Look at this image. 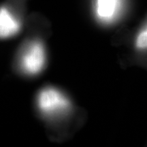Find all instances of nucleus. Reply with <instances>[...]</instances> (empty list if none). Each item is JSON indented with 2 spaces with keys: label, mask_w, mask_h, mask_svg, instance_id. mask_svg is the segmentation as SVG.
Instances as JSON below:
<instances>
[{
  "label": "nucleus",
  "mask_w": 147,
  "mask_h": 147,
  "mask_svg": "<svg viewBox=\"0 0 147 147\" xmlns=\"http://www.w3.org/2000/svg\"><path fill=\"white\" fill-rule=\"evenodd\" d=\"M38 106L46 116H56L63 114L70 107L68 99L54 88H45L38 96Z\"/></svg>",
  "instance_id": "f03ea898"
},
{
  "label": "nucleus",
  "mask_w": 147,
  "mask_h": 147,
  "mask_svg": "<svg viewBox=\"0 0 147 147\" xmlns=\"http://www.w3.org/2000/svg\"><path fill=\"white\" fill-rule=\"evenodd\" d=\"M147 32L146 29H143V30L140 33L138 36L136 40V47L138 49H144L146 48V43H147Z\"/></svg>",
  "instance_id": "39448f33"
},
{
  "label": "nucleus",
  "mask_w": 147,
  "mask_h": 147,
  "mask_svg": "<svg viewBox=\"0 0 147 147\" xmlns=\"http://www.w3.org/2000/svg\"><path fill=\"white\" fill-rule=\"evenodd\" d=\"M21 23L13 14L5 7L0 8V38L5 39L17 34Z\"/></svg>",
  "instance_id": "20e7f679"
},
{
  "label": "nucleus",
  "mask_w": 147,
  "mask_h": 147,
  "mask_svg": "<svg viewBox=\"0 0 147 147\" xmlns=\"http://www.w3.org/2000/svg\"><path fill=\"white\" fill-rule=\"evenodd\" d=\"M122 6V0H95V14L104 23H110L117 18Z\"/></svg>",
  "instance_id": "7ed1b4c3"
},
{
  "label": "nucleus",
  "mask_w": 147,
  "mask_h": 147,
  "mask_svg": "<svg viewBox=\"0 0 147 147\" xmlns=\"http://www.w3.org/2000/svg\"><path fill=\"white\" fill-rule=\"evenodd\" d=\"M46 61L45 48L40 41L27 43L21 51L19 65L22 70L28 74H37L41 71Z\"/></svg>",
  "instance_id": "f257e3e1"
}]
</instances>
